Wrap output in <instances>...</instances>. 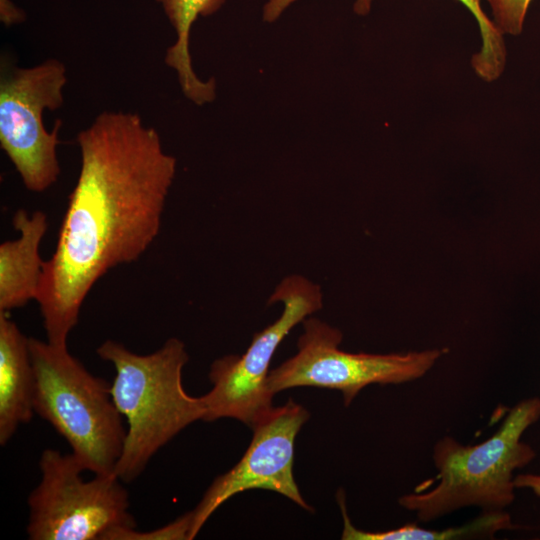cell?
<instances>
[{
	"instance_id": "obj_7",
	"label": "cell",
	"mask_w": 540,
	"mask_h": 540,
	"mask_svg": "<svg viewBox=\"0 0 540 540\" xmlns=\"http://www.w3.org/2000/svg\"><path fill=\"white\" fill-rule=\"evenodd\" d=\"M302 325L297 352L269 372L273 395L300 386L335 389L348 406L370 384H401L424 376L446 352L350 353L339 349L343 334L336 327L312 316Z\"/></svg>"
},
{
	"instance_id": "obj_3",
	"label": "cell",
	"mask_w": 540,
	"mask_h": 540,
	"mask_svg": "<svg viewBox=\"0 0 540 540\" xmlns=\"http://www.w3.org/2000/svg\"><path fill=\"white\" fill-rule=\"evenodd\" d=\"M539 418L540 398H529L512 407L499 429L479 444L440 439L433 449L438 484L424 493L401 496L399 505L423 522L469 506L504 511L515 498L514 471L536 456L521 438Z\"/></svg>"
},
{
	"instance_id": "obj_15",
	"label": "cell",
	"mask_w": 540,
	"mask_h": 540,
	"mask_svg": "<svg viewBox=\"0 0 540 540\" xmlns=\"http://www.w3.org/2000/svg\"><path fill=\"white\" fill-rule=\"evenodd\" d=\"M192 511L187 512L164 527L149 532H139L136 528H120L107 533L103 540H190Z\"/></svg>"
},
{
	"instance_id": "obj_8",
	"label": "cell",
	"mask_w": 540,
	"mask_h": 540,
	"mask_svg": "<svg viewBox=\"0 0 540 540\" xmlns=\"http://www.w3.org/2000/svg\"><path fill=\"white\" fill-rule=\"evenodd\" d=\"M66 82V68L57 59L29 68L2 69L0 145L32 192L45 191L60 174L56 147L62 123L57 120L49 132L42 118L46 109L62 106Z\"/></svg>"
},
{
	"instance_id": "obj_11",
	"label": "cell",
	"mask_w": 540,
	"mask_h": 540,
	"mask_svg": "<svg viewBox=\"0 0 540 540\" xmlns=\"http://www.w3.org/2000/svg\"><path fill=\"white\" fill-rule=\"evenodd\" d=\"M34 412V371L26 337L0 311V444L6 445Z\"/></svg>"
},
{
	"instance_id": "obj_5",
	"label": "cell",
	"mask_w": 540,
	"mask_h": 540,
	"mask_svg": "<svg viewBox=\"0 0 540 540\" xmlns=\"http://www.w3.org/2000/svg\"><path fill=\"white\" fill-rule=\"evenodd\" d=\"M41 480L28 497L30 540H103L112 530L136 527L129 499L115 475L83 480L85 470L70 454L45 449Z\"/></svg>"
},
{
	"instance_id": "obj_9",
	"label": "cell",
	"mask_w": 540,
	"mask_h": 540,
	"mask_svg": "<svg viewBox=\"0 0 540 540\" xmlns=\"http://www.w3.org/2000/svg\"><path fill=\"white\" fill-rule=\"evenodd\" d=\"M308 418V411L290 399L283 406L272 407L252 424L253 437L243 457L212 482L192 511L190 540L224 502L251 489L277 492L312 510L293 475L295 438Z\"/></svg>"
},
{
	"instance_id": "obj_14",
	"label": "cell",
	"mask_w": 540,
	"mask_h": 540,
	"mask_svg": "<svg viewBox=\"0 0 540 540\" xmlns=\"http://www.w3.org/2000/svg\"><path fill=\"white\" fill-rule=\"evenodd\" d=\"M473 14L481 36L479 50L472 56L471 65L476 75L486 82L497 80L506 64L503 34L485 14L483 0H458Z\"/></svg>"
},
{
	"instance_id": "obj_13",
	"label": "cell",
	"mask_w": 540,
	"mask_h": 540,
	"mask_svg": "<svg viewBox=\"0 0 540 540\" xmlns=\"http://www.w3.org/2000/svg\"><path fill=\"white\" fill-rule=\"evenodd\" d=\"M337 501L343 517L344 540H443L464 537H491L496 532L512 529L511 517L505 511L483 512L472 522L460 527H450L444 530H428L416 524H406L387 531L370 532L356 528L347 514L345 497L342 490L337 494Z\"/></svg>"
},
{
	"instance_id": "obj_18",
	"label": "cell",
	"mask_w": 540,
	"mask_h": 540,
	"mask_svg": "<svg viewBox=\"0 0 540 540\" xmlns=\"http://www.w3.org/2000/svg\"><path fill=\"white\" fill-rule=\"evenodd\" d=\"M0 18L6 26H10L23 21L25 16L9 0H0Z\"/></svg>"
},
{
	"instance_id": "obj_6",
	"label": "cell",
	"mask_w": 540,
	"mask_h": 540,
	"mask_svg": "<svg viewBox=\"0 0 540 540\" xmlns=\"http://www.w3.org/2000/svg\"><path fill=\"white\" fill-rule=\"evenodd\" d=\"M281 303L278 319L256 333L242 355L216 359L210 368L212 389L202 396L205 421L234 418L248 426L268 412L273 394L268 387L269 366L282 340L299 323L323 306L321 287L308 278L293 274L284 277L268 303Z\"/></svg>"
},
{
	"instance_id": "obj_1",
	"label": "cell",
	"mask_w": 540,
	"mask_h": 540,
	"mask_svg": "<svg viewBox=\"0 0 540 540\" xmlns=\"http://www.w3.org/2000/svg\"><path fill=\"white\" fill-rule=\"evenodd\" d=\"M76 140L79 176L36 299L54 345H67L94 284L155 240L176 174L175 157L138 114L103 112Z\"/></svg>"
},
{
	"instance_id": "obj_19",
	"label": "cell",
	"mask_w": 540,
	"mask_h": 540,
	"mask_svg": "<svg viewBox=\"0 0 540 540\" xmlns=\"http://www.w3.org/2000/svg\"><path fill=\"white\" fill-rule=\"evenodd\" d=\"M516 488L530 489L540 497V475L536 474H521L514 479Z\"/></svg>"
},
{
	"instance_id": "obj_2",
	"label": "cell",
	"mask_w": 540,
	"mask_h": 540,
	"mask_svg": "<svg viewBox=\"0 0 540 540\" xmlns=\"http://www.w3.org/2000/svg\"><path fill=\"white\" fill-rule=\"evenodd\" d=\"M114 366L110 385L113 401L127 421V430L114 473L123 482L135 480L154 454L184 428L203 420L202 397L189 395L182 384V371L189 360L184 343L168 339L147 355L107 340L96 350Z\"/></svg>"
},
{
	"instance_id": "obj_17",
	"label": "cell",
	"mask_w": 540,
	"mask_h": 540,
	"mask_svg": "<svg viewBox=\"0 0 540 540\" xmlns=\"http://www.w3.org/2000/svg\"><path fill=\"white\" fill-rule=\"evenodd\" d=\"M297 0H268L263 7L262 18L265 22H274L282 13ZM373 0H355L353 9L358 15L370 12Z\"/></svg>"
},
{
	"instance_id": "obj_12",
	"label": "cell",
	"mask_w": 540,
	"mask_h": 540,
	"mask_svg": "<svg viewBox=\"0 0 540 540\" xmlns=\"http://www.w3.org/2000/svg\"><path fill=\"white\" fill-rule=\"evenodd\" d=\"M176 32V41L167 51L164 61L177 73L183 94L197 105L212 102L216 96L213 78L201 80L193 70L189 49L190 31L199 16L217 12L226 0H156Z\"/></svg>"
},
{
	"instance_id": "obj_4",
	"label": "cell",
	"mask_w": 540,
	"mask_h": 540,
	"mask_svg": "<svg viewBox=\"0 0 540 540\" xmlns=\"http://www.w3.org/2000/svg\"><path fill=\"white\" fill-rule=\"evenodd\" d=\"M34 412L67 441L94 475L115 474L126 430L108 383L91 374L67 345L29 337Z\"/></svg>"
},
{
	"instance_id": "obj_16",
	"label": "cell",
	"mask_w": 540,
	"mask_h": 540,
	"mask_svg": "<svg viewBox=\"0 0 540 540\" xmlns=\"http://www.w3.org/2000/svg\"><path fill=\"white\" fill-rule=\"evenodd\" d=\"M493 23L504 34L519 35L532 0H487Z\"/></svg>"
},
{
	"instance_id": "obj_10",
	"label": "cell",
	"mask_w": 540,
	"mask_h": 540,
	"mask_svg": "<svg viewBox=\"0 0 540 540\" xmlns=\"http://www.w3.org/2000/svg\"><path fill=\"white\" fill-rule=\"evenodd\" d=\"M12 224L19 237L0 245V311L3 312L37 299L44 265L39 246L48 227L44 212L30 215L24 209L14 213Z\"/></svg>"
}]
</instances>
